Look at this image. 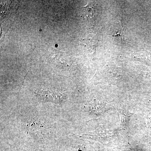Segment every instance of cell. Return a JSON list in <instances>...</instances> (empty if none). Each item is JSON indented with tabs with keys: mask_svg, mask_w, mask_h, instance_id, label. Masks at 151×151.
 <instances>
[{
	"mask_svg": "<svg viewBox=\"0 0 151 151\" xmlns=\"http://www.w3.org/2000/svg\"><path fill=\"white\" fill-rule=\"evenodd\" d=\"M37 97L42 101L53 103L62 102L63 99V94L59 91L52 88H41L36 91Z\"/></svg>",
	"mask_w": 151,
	"mask_h": 151,
	"instance_id": "1",
	"label": "cell"
}]
</instances>
